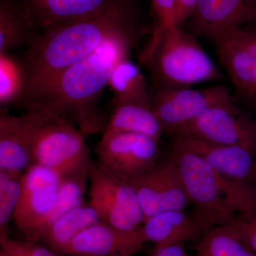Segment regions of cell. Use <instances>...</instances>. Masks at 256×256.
Instances as JSON below:
<instances>
[{
  "label": "cell",
  "mask_w": 256,
  "mask_h": 256,
  "mask_svg": "<svg viewBox=\"0 0 256 256\" xmlns=\"http://www.w3.org/2000/svg\"><path fill=\"white\" fill-rule=\"evenodd\" d=\"M35 34L22 63L28 86L22 104L28 106L45 88L73 64L90 55L104 42L141 28L129 0L92 18L53 25Z\"/></svg>",
  "instance_id": "1"
},
{
  "label": "cell",
  "mask_w": 256,
  "mask_h": 256,
  "mask_svg": "<svg viewBox=\"0 0 256 256\" xmlns=\"http://www.w3.org/2000/svg\"><path fill=\"white\" fill-rule=\"evenodd\" d=\"M140 36L121 35L104 42L58 74L28 106V110L44 109L58 117L70 118L84 137L104 132L107 121L98 110L99 99L114 66L128 58Z\"/></svg>",
  "instance_id": "2"
},
{
  "label": "cell",
  "mask_w": 256,
  "mask_h": 256,
  "mask_svg": "<svg viewBox=\"0 0 256 256\" xmlns=\"http://www.w3.org/2000/svg\"><path fill=\"white\" fill-rule=\"evenodd\" d=\"M196 36L174 26L164 32L146 62L159 88H185L220 78L216 66Z\"/></svg>",
  "instance_id": "3"
},
{
  "label": "cell",
  "mask_w": 256,
  "mask_h": 256,
  "mask_svg": "<svg viewBox=\"0 0 256 256\" xmlns=\"http://www.w3.org/2000/svg\"><path fill=\"white\" fill-rule=\"evenodd\" d=\"M169 158L182 182L197 220L204 229L232 224L238 214L224 196L218 175L201 156L173 141Z\"/></svg>",
  "instance_id": "4"
},
{
  "label": "cell",
  "mask_w": 256,
  "mask_h": 256,
  "mask_svg": "<svg viewBox=\"0 0 256 256\" xmlns=\"http://www.w3.org/2000/svg\"><path fill=\"white\" fill-rule=\"evenodd\" d=\"M84 134L68 120L53 116L35 134L32 154L34 164L58 176L88 173L92 162Z\"/></svg>",
  "instance_id": "5"
},
{
  "label": "cell",
  "mask_w": 256,
  "mask_h": 256,
  "mask_svg": "<svg viewBox=\"0 0 256 256\" xmlns=\"http://www.w3.org/2000/svg\"><path fill=\"white\" fill-rule=\"evenodd\" d=\"M90 205L100 222L124 230L142 227L144 216L132 185L106 171L92 161L88 168Z\"/></svg>",
  "instance_id": "6"
},
{
  "label": "cell",
  "mask_w": 256,
  "mask_h": 256,
  "mask_svg": "<svg viewBox=\"0 0 256 256\" xmlns=\"http://www.w3.org/2000/svg\"><path fill=\"white\" fill-rule=\"evenodd\" d=\"M95 151L101 168L128 182L160 162L159 142L138 133H102Z\"/></svg>",
  "instance_id": "7"
},
{
  "label": "cell",
  "mask_w": 256,
  "mask_h": 256,
  "mask_svg": "<svg viewBox=\"0 0 256 256\" xmlns=\"http://www.w3.org/2000/svg\"><path fill=\"white\" fill-rule=\"evenodd\" d=\"M172 136L213 144L246 146L256 152V120L232 100L207 109Z\"/></svg>",
  "instance_id": "8"
},
{
  "label": "cell",
  "mask_w": 256,
  "mask_h": 256,
  "mask_svg": "<svg viewBox=\"0 0 256 256\" xmlns=\"http://www.w3.org/2000/svg\"><path fill=\"white\" fill-rule=\"evenodd\" d=\"M232 100L230 88L224 85L202 89L159 88L152 98V106L164 132L173 136L207 109Z\"/></svg>",
  "instance_id": "9"
},
{
  "label": "cell",
  "mask_w": 256,
  "mask_h": 256,
  "mask_svg": "<svg viewBox=\"0 0 256 256\" xmlns=\"http://www.w3.org/2000/svg\"><path fill=\"white\" fill-rule=\"evenodd\" d=\"M54 114L32 109L25 116L0 114V170L23 174L34 164L32 150L38 128Z\"/></svg>",
  "instance_id": "10"
},
{
  "label": "cell",
  "mask_w": 256,
  "mask_h": 256,
  "mask_svg": "<svg viewBox=\"0 0 256 256\" xmlns=\"http://www.w3.org/2000/svg\"><path fill=\"white\" fill-rule=\"evenodd\" d=\"M60 181V176L54 172L36 164L22 175L21 191L13 220L26 240L31 239L53 206Z\"/></svg>",
  "instance_id": "11"
},
{
  "label": "cell",
  "mask_w": 256,
  "mask_h": 256,
  "mask_svg": "<svg viewBox=\"0 0 256 256\" xmlns=\"http://www.w3.org/2000/svg\"><path fill=\"white\" fill-rule=\"evenodd\" d=\"M130 183L137 194L144 222L165 210H185L190 204L178 170L170 158Z\"/></svg>",
  "instance_id": "12"
},
{
  "label": "cell",
  "mask_w": 256,
  "mask_h": 256,
  "mask_svg": "<svg viewBox=\"0 0 256 256\" xmlns=\"http://www.w3.org/2000/svg\"><path fill=\"white\" fill-rule=\"evenodd\" d=\"M188 18L191 33L215 44L222 37L256 23V0H198Z\"/></svg>",
  "instance_id": "13"
},
{
  "label": "cell",
  "mask_w": 256,
  "mask_h": 256,
  "mask_svg": "<svg viewBox=\"0 0 256 256\" xmlns=\"http://www.w3.org/2000/svg\"><path fill=\"white\" fill-rule=\"evenodd\" d=\"M124 0H22L18 6L24 22L34 34L53 25L92 18Z\"/></svg>",
  "instance_id": "14"
},
{
  "label": "cell",
  "mask_w": 256,
  "mask_h": 256,
  "mask_svg": "<svg viewBox=\"0 0 256 256\" xmlns=\"http://www.w3.org/2000/svg\"><path fill=\"white\" fill-rule=\"evenodd\" d=\"M180 146L196 153L217 174L254 186L256 152L248 146L213 144L190 138H174Z\"/></svg>",
  "instance_id": "15"
},
{
  "label": "cell",
  "mask_w": 256,
  "mask_h": 256,
  "mask_svg": "<svg viewBox=\"0 0 256 256\" xmlns=\"http://www.w3.org/2000/svg\"><path fill=\"white\" fill-rule=\"evenodd\" d=\"M144 244L140 228L124 232L98 222L78 234L62 256H132Z\"/></svg>",
  "instance_id": "16"
},
{
  "label": "cell",
  "mask_w": 256,
  "mask_h": 256,
  "mask_svg": "<svg viewBox=\"0 0 256 256\" xmlns=\"http://www.w3.org/2000/svg\"><path fill=\"white\" fill-rule=\"evenodd\" d=\"M144 242H152L156 247L198 242L205 234L195 216L185 210H170L152 216L143 222L140 228Z\"/></svg>",
  "instance_id": "17"
},
{
  "label": "cell",
  "mask_w": 256,
  "mask_h": 256,
  "mask_svg": "<svg viewBox=\"0 0 256 256\" xmlns=\"http://www.w3.org/2000/svg\"><path fill=\"white\" fill-rule=\"evenodd\" d=\"M220 63L242 98H256V56L234 32L215 43Z\"/></svg>",
  "instance_id": "18"
},
{
  "label": "cell",
  "mask_w": 256,
  "mask_h": 256,
  "mask_svg": "<svg viewBox=\"0 0 256 256\" xmlns=\"http://www.w3.org/2000/svg\"><path fill=\"white\" fill-rule=\"evenodd\" d=\"M102 133L133 132L159 142L164 133L152 106L137 102H116Z\"/></svg>",
  "instance_id": "19"
},
{
  "label": "cell",
  "mask_w": 256,
  "mask_h": 256,
  "mask_svg": "<svg viewBox=\"0 0 256 256\" xmlns=\"http://www.w3.org/2000/svg\"><path fill=\"white\" fill-rule=\"evenodd\" d=\"M98 222L100 220L94 208L89 203H82L55 220L42 234L40 242L58 255H62L78 234Z\"/></svg>",
  "instance_id": "20"
},
{
  "label": "cell",
  "mask_w": 256,
  "mask_h": 256,
  "mask_svg": "<svg viewBox=\"0 0 256 256\" xmlns=\"http://www.w3.org/2000/svg\"><path fill=\"white\" fill-rule=\"evenodd\" d=\"M88 178V173H76L60 176L54 203L48 213L37 226L30 240L40 242L42 234L55 220L74 207L84 203Z\"/></svg>",
  "instance_id": "21"
},
{
  "label": "cell",
  "mask_w": 256,
  "mask_h": 256,
  "mask_svg": "<svg viewBox=\"0 0 256 256\" xmlns=\"http://www.w3.org/2000/svg\"><path fill=\"white\" fill-rule=\"evenodd\" d=\"M108 86L114 94L112 104L137 102L152 106V96L144 76L129 58L120 62L111 74Z\"/></svg>",
  "instance_id": "22"
},
{
  "label": "cell",
  "mask_w": 256,
  "mask_h": 256,
  "mask_svg": "<svg viewBox=\"0 0 256 256\" xmlns=\"http://www.w3.org/2000/svg\"><path fill=\"white\" fill-rule=\"evenodd\" d=\"M196 256H256L227 226L210 228L194 247Z\"/></svg>",
  "instance_id": "23"
},
{
  "label": "cell",
  "mask_w": 256,
  "mask_h": 256,
  "mask_svg": "<svg viewBox=\"0 0 256 256\" xmlns=\"http://www.w3.org/2000/svg\"><path fill=\"white\" fill-rule=\"evenodd\" d=\"M35 34L24 22L18 6L8 0L0 4V54L31 43Z\"/></svg>",
  "instance_id": "24"
},
{
  "label": "cell",
  "mask_w": 256,
  "mask_h": 256,
  "mask_svg": "<svg viewBox=\"0 0 256 256\" xmlns=\"http://www.w3.org/2000/svg\"><path fill=\"white\" fill-rule=\"evenodd\" d=\"M28 86V77L22 62L8 53L0 54V104H20Z\"/></svg>",
  "instance_id": "25"
},
{
  "label": "cell",
  "mask_w": 256,
  "mask_h": 256,
  "mask_svg": "<svg viewBox=\"0 0 256 256\" xmlns=\"http://www.w3.org/2000/svg\"><path fill=\"white\" fill-rule=\"evenodd\" d=\"M22 175L0 170V237L8 236V225L20 198Z\"/></svg>",
  "instance_id": "26"
},
{
  "label": "cell",
  "mask_w": 256,
  "mask_h": 256,
  "mask_svg": "<svg viewBox=\"0 0 256 256\" xmlns=\"http://www.w3.org/2000/svg\"><path fill=\"white\" fill-rule=\"evenodd\" d=\"M152 4L158 23L150 42L141 56L143 62L148 58L164 32L173 26H178L176 24V0H152Z\"/></svg>",
  "instance_id": "27"
},
{
  "label": "cell",
  "mask_w": 256,
  "mask_h": 256,
  "mask_svg": "<svg viewBox=\"0 0 256 256\" xmlns=\"http://www.w3.org/2000/svg\"><path fill=\"white\" fill-rule=\"evenodd\" d=\"M227 226L256 254V212L238 214Z\"/></svg>",
  "instance_id": "28"
},
{
  "label": "cell",
  "mask_w": 256,
  "mask_h": 256,
  "mask_svg": "<svg viewBox=\"0 0 256 256\" xmlns=\"http://www.w3.org/2000/svg\"><path fill=\"white\" fill-rule=\"evenodd\" d=\"M0 242L8 244L12 248L25 256H60L50 248L40 245L32 240H18L10 238L9 236L0 237Z\"/></svg>",
  "instance_id": "29"
},
{
  "label": "cell",
  "mask_w": 256,
  "mask_h": 256,
  "mask_svg": "<svg viewBox=\"0 0 256 256\" xmlns=\"http://www.w3.org/2000/svg\"><path fill=\"white\" fill-rule=\"evenodd\" d=\"M233 32L256 56V23L248 24Z\"/></svg>",
  "instance_id": "30"
},
{
  "label": "cell",
  "mask_w": 256,
  "mask_h": 256,
  "mask_svg": "<svg viewBox=\"0 0 256 256\" xmlns=\"http://www.w3.org/2000/svg\"><path fill=\"white\" fill-rule=\"evenodd\" d=\"M151 256H196L186 250L184 244H172L166 246L154 248Z\"/></svg>",
  "instance_id": "31"
},
{
  "label": "cell",
  "mask_w": 256,
  "mask_h": 256,
  "mask_svg": "<svg viewBox=\"0 0 256 256\" xmlns=\"http://www.w3.org/2000/svg\"><path fill=\"white\" fill-rule=\"evenodd\" d=\"M198 0H176V24L180 26L193 13Z\"/></svg>",
  "instance_id": "32"
},
{
  "label": "cell",
  "mask_w": 256,
  "mask_h": 256,
  "mask_svg": "<svg viewBox=\"0 0 256 256\" xmlns=\"http://www.w3.org/2000/svg\"><path fill=\"white\" fill-rule=\"evenodd\" d=\"M0 256H25L3 242H0Z\"/></svg>",
  "instance_id": "33"
},
{
  "label": "cell",
  "mask_w": 256,
  "mask_h": 256,
  "mask_svg": "<svg viewBox=\"0 0 256 256\" xmlns=\"http://www.w3.org/2000/svg\"><path fill=\"white\" fill-rule=\"evenodd\" d=\"M254 188H255L256 190V171H255V176H254Z\"/></svg>",
  "instance_id": "34"
},
{
  "label": "cell",
  "mask_w": 256,
  "mask_h": 256,
  "mask_svg": "<svg viewBox=\"0 0 256 256\" xmlns=\"http://www.w3.org/2000/svg\"></svg>",
  "instance_id": "35"
}]
</instances>
